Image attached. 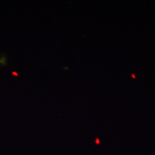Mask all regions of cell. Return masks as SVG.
I'll return each instance as SVG.
<instances>
[{
  "label": "cell",
  "instance_id": "6da1fadb",
  "mask_svg": "<svg viewBox=\"0 0 155 155\" xmlns=\"http://www.w3.org/2000/svg\"><path fill=\"white\" fill-rule=\"evenodd\" d=\"M96 144H100V140L98 139H96Z\"/></svg>",
  "mask_w": 155,
  "mask_h": 155
},
{
  "label": "cell",
  "instance_id": "7a4b0ae2",
  "mask_svg": "<svg viewBox=\"0 0 155 155\" xmlns=\"http://www.w3.org/2000/svg\"><path fill=\"white\" fill-rule=\"evenodd\" d=\"M131 76H132L133 78H136V77H135V75H134V74H132V75H131Z\"/></svg>",
  "mask_w": 155,
  "mask_h": 155
},
{
  "label": "cell",
  "instance_id": "3957f363",
  "mask_svg": "<svg viewBox=\"0 0 155 155\" xmlns=\"http://www.w3.org/2000/svg\"><path fill=\"white\" fill-rule=\"evenodd\" d=\"M12 74H13V75H18V74H17V73H15V72H13V73H12Z\"/></svg>",
  "mask_w": 155,
  "mask_h": 155
}]
</instances>
